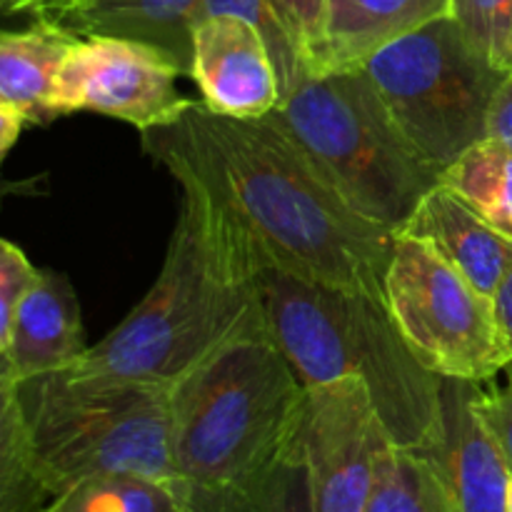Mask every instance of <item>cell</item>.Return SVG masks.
I'll return each mask as SVG.
<instances>
[{
    "label": "cell",
    "mask_w": 512,
    "mask_h": 512,
    "mask_svg": "<svg viewBox=\"0 0 512 512\" xmlns=\"http://www.w3.org/2000/svg\"><path fill=\"white\" fill-rule=\"evenodd\" d=\"M140 135L158 163L200 175L285 268L385 300L398 233L360 215L273 115L230 118L193 100L180 120Z\"/></svg>",
    "instance_id": "6da1fadb"
},
{
    "label": "cell",
    "mask_w": 512,
    "mask_h": 512,
    "mask_svg": "<svg viewBox=\"0 0 512 512\" xmlns=\"http://www.w3.org/2000/svg\"><path fill=\"white\" fill-rule=\"evenodd\" d=\"M133 475L188 488L173 460L170 385L60 370L0 388V512Z\"/></svg>",
    "instance_id": "7a4b0ae2"
},
{
    "label": "cell",
    "mask_w": 512,
    "mask_h": 512,
    "mask_svg": "<svg viewBox=\"0 0 512 512\" xmlns=\"http://www.w3.org/2000/svg\"><path fill=\"white\" fill-rule=\"evenodd\" d=\"M163 165L183 188V205L160 275L128 318L68 370L173 385L220 345L265 328L238 215L183 163Z\"/></svg>",
    "instance_id": "3957f363"
},
{
    "label": "cell",
    "mask_w": 512,
    "mask_h": 512,
    "mask_svg": "<svg viewBox=\"0 0 512 512\" xmlns=\"http://www.w3.org/2000/svg\"><path fill=\"white\" fill-rule=\"evenodd\" d=\"M245 258L265 328L303 383L360 378L390 440L425 448L440 428L443 378L410 353L385 300L285 268L248 228Z\"/></svg>",
    "instance_id": "277c9868"
},
{
    "label": "cell",
    "mask_w": 512,
    "mask_h": 512,
    "mask_svg": "<svg viewBox=\"0 0 512 512\" xmlns=\"http://www.w3.org/2000/svg\"><path fill=\"white\" fill-rule=\"evenodd\" d=\"M308 385L268 328L220 345L170 385V440L193 498L228 493L298 450Z\"/></svg>",
    "instance_id": "5b68a950"
},
{
    "label": "cell",
    "mask_w": 512,
    "mask_h": 512,
    "mask_svg": "<svg viewBox=\"0 0 512 512\" xmlns=\"http://www.w3.org/2000/svg\"><path fill=\"white\" fill-rule=\"evenodd\" d=\"M270 115L360 215L393 233L440 183L363 68L308 73Z\"/></svg>",
    "instance_id": "8992f818"
},
{
    "label": "cell",
    "mask_w": 512,
    "mask_h": 512,
    "mask_svg": "<svg viewBox=\"0 0 512 512\" xmlns=\"http://www.w3.org/2000/svg\"><path fill=\"white\" fill-rule=\"evenodd\" d=\"M360 68L440 175L488 138L490 103L505 73L473 48L453 15L385 45Z\"/></svg>",
    "instance_id": "52a82bcc"
},
{
    "label": "cell",
    "mask_w": 512,
    "mask_h": 512,
    "mask_svg": "<svg viewBox=\"0 0 512 512\" xmlns=\"http://www.w3.org/2000/svg\"><path fill=\"white\" fill-rule=\"evenodd\" d=\"M385 305L410 353L438 378L483 385L508 370L493 298L420 240L395 235Z\"/></svg>",
    "instance_id": "ba28073f"
},
{
    "label": "cell",
    "mask_w": 512,
    "mask_h": 512,
    "mask_svg": "<svg viewBox=\"0 0 512 512\" xmlns=\"http://www.w3.org/2000/svg\"><path fill=\"white\" fill-rule=\"evenodd\" d=\"M183 65L143 40L88 35L73 45L55 80V115H108L143 130L183 118L193 100L178 90Z\"/></svg>",
    "instance_id": "9c48e42d"
},
{
    "label": "cell",
    "mask_w": 512,
    "mask_h": 512,
    "mask_svg": "<svg viewBox=\"0 0 512 512\" xmlns=\"http://www.w3.org/2000/svg\"><path fill=\"white\" fill-rule=\"evenodd\" d=\"M388 443L390 435L363 380L310 385L298 450L318 512H365Z\"/></svg>",
    "instance_id": "30bf717a"
},
{
    "label": "cell",
    "mask_w": 512,
    "mask_h": 512,
    "mask_svg": "<svg viewBox=\"0 0 512 512\" xmlns=\"http://www.w3.org/2000/svg\"><path fill=\"white\" fill-rule=\"evenodd\" d=\"M190 78L203 103L230 118H265L283 103L280 75L263 33L238 15L198 20Z\"/></svg>",
    "instance_id": "8fae6325"
},
{
    "label": "cell",
    "mask_w": 512,
    "mask_h": 512,
    "mask_svg": "<svg viewBox=\"0 0 512 512\" xmlns=\"http://www.w3.org/2000/svg\"><path fill=\"white\" fill-rule=\"evenodd\" d=\"M478 385L443 378L440 428L420 450L438 465L453 512H508L512 470L475 410Z\"/></svg>",
    "instance_id": "7c38bea8"
},
{
    "label": "cell",
    "mask_w": 512,
    "mask_h": 512,
    "mask_svg": "<svg viewBox=\"0 0 512 512\" xmlns=\"http://www.w3.org/2000/svg\"><path fill=\"white\" fill-rule=\"evenodd\" d=\"M85 353L73 285L63 273L40 270L10 328L0 335V388L73 368Z\"/></svg>",
    "instance_id": "4fadbf2b"
},
{
    "label": "cell",
    "mask_w": 512,
    "mask_h": 512,
    "mask_svg": "<svg viewBox=\"0 0 512 512\" xmlns=\"http://www.w3.org/2000/svg\"><path fill=\"white\" fill-rule=\"evenodd\" d=\"M398 233L428 245L490 298L512 268V238L445 183L425 193Z\"/></svg>",
    "instance_id": "5bb4252c"
},
{
    "label": "cell",
    "mask_w": 512,
    "mask_h": 512,
    "mask_svg": "<svg viewBox=\"0 0 512 512\" xmlns=\"http://www.w3.org/2000/svg\"><path fill=\"white\" fill-rule=\"evenodd\" d=\"M453 0H328L320 70L360 68L403 35L450 15Z\"/></svg>",
    "instance_id": "9a60e30c"
},
{
    "label": "cell",
    "mask_w": 512,
    "mask_h": 512,
    "mask_svg": "<svg viewBox=\"0 0 512 512\" xmlns=\"http://www.w3.org/2000/svg\"><path fill=\"white\" fill-rule=\"evenodd\" d=\"M80 35L55 20L38 18L30 28L0 38V103L18 110L28 125L58 118L55 80Z\"/></svg>",
    "instance_id": "2e32d148"
},
{
    "label": "cell",
    "mask_w": 512,
    "mask_h": 512,
    "mask_svg": "<svg viewBox=\"0 0 512 512\" xmlns=\"http://www.w3.org/2000/svg\"><path fill=\"white\" fill-rule=\"evenodd\" d=\"M203 0H93L88 8L60 20L80 38L115 35L168 50L185 75L193 68V30Z\"/></svg>",
    "instance_id": "e0dca14e"
},
{
    "label": "cell",
    "mask_w": 512,
    "mask_h": 512,
    "mask_svg": "<svg viewBox=\"0 0 512 512\" xmlns=\"http://www.w3.org/2000/svg\"><path fill=\"white\" fill-rule=\"evenodd\" d=\"M365 512H453L438 465L423 450L383 448Z\"/></svg>",
    "instance_id": "ac0fdd59"
},
{
    "label": "cell",
    "mask_w": 512,
    "mask_h": 512,
    "mask_svg": "<svg viewBox=\"0 0 512 512\" xmlns=\"http://www.w3.org/2000/svg\"><path fill=\"white\" fill-rule=\"evenodd\" d=\"M43 512H203V508L188 488L115 475L68 490Z\"/></svg>",
    "instance_id": "d6986e66"
},
{
    "label": "cell",
    "mask_w": 512,
    "mask_h": 512,
    "mask_svg": "<svg viewBox=\"0 0 512 512\" xmlns=\"http://www.w3.org/2000/svg\"><path fill=\"white\" fill-rule=\"evenodd\" d=\"M440 183L463 195L490 225L512 238V153L483 140L443 170Z\"/></svg>",
    "instance_id": "ffe728a7"
},
{
    "label": "cell",
    "mask_w": 512,
    "mask_h": 512,
    "mask_svg": "<svg viewBox=\"0 0 512 512\" xmlns=\"http://www.w3.org/2000/svg\"><path fill=\"white\" fill-rule=\"evenodd\" d=\"M193 500L203 512H318L300 450L240 488Z\"/></svg>",
    "instance_id": "44dd1931"
},
{
    "label": "cell",
    "mask_w": 512,
    "mask_h": 512,
    "mask_svg": "<svg viewBox=\"0 0 512 512\" xmlns=\"http://www.w3.org/2000/svg\"><path fill=\"white\" fill-rule=\"evenodd\" d=\"M450 15L493 68L512 73V0H453Z\"/></svg>",
    "instance_id": "7402d4cb"
},
{
    "label": "cell",
    "mask_w": 512,
    "mask_h": 512,
    "mask_svg": "<svg viewBox=\"0 0 512 512\" xmlns=\"http://www.w3.org/2000/svg\"><path fill=\"white\" fill-rule=\"evenodd\" d=\"M213 15H238V18L250 20L263 33L265 43H268L270 53H273L275 68H278L283 100L308 75L303 60H300V53L290 43L288 33L280 25L270 0H203L198 20L213 18Z\"/></svg>",
    "instance_id": "603a6c76"
},
{
    "label": "cell",
    "mask_w": 512,
    "mask_h": 512,
    "mask_svg": "<svg viewBox=\"0 0 512 512\" xmlns=\"http://www.w3.org/2000/svg\"><path fill=\"white\" fill-rule=\"evenodd\" d=\"M290 43L300 53L305 73H318L323 58L328 0H270Z\"/></svg>",
    "instance_id": "cb8c5ba5"
},
{
    "label": "cell",
    "mask_w": 512,
    "mask_h": 512,
    "mask_svg": "<svg viewBox=\"0 0 512 512\" xmlns=\"http://www.w3.org/2000/svg\"><path fill=\"white\" fill-rule=\"evenodd\" d=\"M40 270L35 268L13 240H0V335L10 328L15 310L23 303L28 290L38 280Z\"/></svg>",
    "instance_id": "d4e9b609"
},
{
    "label": "cell",
    "mask_w": 512,
    "mask_h": 512,
    "mask_svg": "<svg viewBox=\"0 0 512 512\" xmlns=\"http://www.w3.org/2000/svg\"><path fill=\"white\" fill-rule=\"evenodd\" d=\"M473 403L490 433L498 440L512 470V380H508V385H503V388L490 383L478 385Z\"/></svg>",
    "instance_id": "484cf974"
},
{
    "label": "cell",
    "mask_w": 512,
    "mask_h": 512,
    "mask_svg": "<svg viewBox=\"0 0 512 512\" xmlns=\"http://www.w3.org/2000/svg\"><path fill=\"white\" fill-rule=\"evenodd\" d=\"M490 143L500 145L512 153V73L505 75L488 113V138Z\"/></svg>",
    "instance_id": "4316f807"
},
{
    "label": "cell",
    "mask_w": 512,
    "mask_h": 512,
    "mask_svg": "<svg viewBox=\"0 0 512 512\" xmlns=\"http://www.w3.org/2000/svg\"><path fill=\"white\" fill-rule=\"evenodd\" d=\"M495 303V315H498L500 330H503V338L510 348V365H508V380H512V268L510 273L505 275V280L500 283V288L495 290L493 295Z\"/></svg>",
    "instance_id": "83f0119b"
},
{
    "label": "cell",
    "mask_w": 512,
    "mask_h": 512,
    "mask_svg": "<svg viewBox=\"0 0 512 512\" xmlns=\"http://www.w3.org/2000/svg\"><path fill=\"white\" fill-rule=\"evenodd\" d=\"M25 125L28 123H25V118L18 113V110L0 103V153L3 155L10 153V148L15 145L18 135L23 133Z\"/></svg>",
    "instance_id": "f1b7e54d"
},
{
    "label": "cell",
    "mask_w": 512,
    "mask_h": 512,
    "mask_svg": "<svg viewBox=\"0 0 512 512\" xmlns=\"http://www.w3.org/2000/svg\"><path fill=\"white\" fill-rule=\"evenodd\" d=\"M93 3V0H63V5H60L58 15H55V23H60V20L70 18L73 13H80L83 8H88V5Z\"/></svg>",
    "instance_id": "f546056e"
},
{
    "label": "cell",
    "mask_w": 512,
    "mask_h": 512,
    "mask_svg": "<svg viewBox=\"0 0 512 512\" xmlns=\"http://www.w3.org/2000/svg\"><path fill=\"white\" fill-rule=\"evenodd\" d=\"M508 512H512V478H510V493H508Z\"/></svg>",
    "instance_id": "4dcf8cb0"
},
{
    "label": "cell",
    "mask_w": 512,
    "mask_h": 512,
    "mask_svg": "<svg viewBox=\"0 0 512 512\" xmlns=\"http://www.w3.org/2000/svg\"><path fill=\"white\" fill-rule=\"evenodd\" d=\"M10 3V0H3V8H5V5H8Z\"/></svg>",
    "instance_id": "1f68e13d"
}]
</instances>
